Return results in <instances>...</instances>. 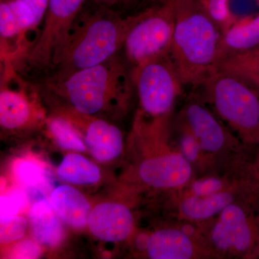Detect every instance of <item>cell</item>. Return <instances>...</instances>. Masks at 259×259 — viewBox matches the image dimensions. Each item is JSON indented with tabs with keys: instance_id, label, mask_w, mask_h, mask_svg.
<instances>
[{
	"instance_id": "6da1fadb",
	"label": "cell",
	"mask_w": 259,
	"mask_h": 259,
	"mask_svg": "<svg viewBox=\"0 0 259 259\" xmlns=\"http://www.w3.org/2000/svg\"><path fill=\"white\" fill-rule=\"evenodd\" d=\"M170 56L182 84L196 88L217 69L223 29L201 0H175Z\"/></svg>"
},
{
	"instance_id": "7a4b0ae2",
	"label": "cell",
	"mask_w": 259,
	"mask_h": 259,
	"mask_svg": "<svg viewBox=\"0 0 259 259\" xmlns=\"http://www.w3.org/2000/svg\"><path fill=\"white\" fill-rule=\"evenodd\" d=\"M139 15L122 18L108 7L101 6L79 24L75 23L56 56L54 74L48 80L61 81L118 55Z\"/></svg>"
},
{
	"instance_id": "3957f363",
	"label": "cell",
	"mask_w": 259,
	"mask_h": 259,
	"mask_svg": "<svg viewBox=\"0 0 259 259\" xmlns=\"http://www.w3.org/2000/svg\"><path fill=\"white\" fill-rule=\"evenodd\" d=\"M45 83L47 89L67 99L72 109L88 115L123 102L134 87L131 68L120 54L61 81L47 80Z\"/></svg>"
},
{
	"instance_id": "277c9868",
	"label": "cell",
	"mask_w": 259,
	"mask_h": 259,
	"mask_svg": "<svg viewBox=\"0 0 259 259\" xmlns=\"http://www.w3.org/2000/svg\"><path fill=\"white\" fill-rule=\"evenodd\" d=\"M221 120L247 144H259V92L236 75L217 69L197 88Z\"/></svg>"
},
{
	"instance_id": "5b68a950",
	"label": "cell",
	"mask_w": 259,
	"mask_h": 259,
	"mask_svg": "<svg viewBox=\"0 0 259 259\" xmlns=\"http://www.w3.org/2000/svg\"><path fill=\"white\" fill-rule=\"evenodd\" d=\"M139 14L122 47L124 59L131 69L169 55L176 20L175 0H156Z\"/></svg>"
},
{
	"instance_id": "8992f818",
	"label": "cell",
	"mask_w": 259,
	"mask_h": 259,
	"mask_svg": "<svg viewBox=\"0 0 259 259\" xmlns=\"http://www.w3.org/2000/svg\"><path fill=\"white\" fill-rule=\"evenodd\" d=\"M85 1L49 0L41 31L19 59L24 70L38 73L54 69L56 56L69 36Z\"/></svg>"
},
{
	"instance_id": "52a82bcc",
	"label": "cell",
	"mask_w": 259,
	"mask_h": 259,
	"mask_svg": "<svg viewBox=\"0 0 259 259\" xmlns=\"http://www.w3.org/2000/svg\"><path fill=\"white\" fill-rule=\"evenodd\" d=\"M131 74L143 112L153 119L168 117L184 87L170 54L136 66Z\"/></svg>"
},
{
	"instance_id": "ba28073f",
	"label": "cell",
	"mask_w": 259,
	"mask_h": 259,
	"mask_svg": "<svg viewBox=\"0 0 259 259\" xmlns=\"http://www.w3.org/2000/svg\"><path fill=\"white\" fill-rule=\"evenodd\" d=\"M255 199L236 201L218 214L207 236L213 250L228 256L259 255V214L250 206Z\"/></svg>"
},
{
	"instance_id": "9c48e42d",
	"label": "cell",
	"mask_w": 259,
	"mask_h": 259,
	"mask_svg": "<svg viewBox=\"0 0 259 259\" xmlns=\"http://www.w3.org/2000/svg\"><path fill=\"white\" fill-rule=\"evenodd\" d=\"M193 175L192 164L180 151H167L141 162L140 179L156 189L182 188L188 185Z\"/></svg>"
},
{
	"instance_id": "30bf717a",
	"label": "cell",
	"mask_w": 259,
	"mask_h": 259,
	"mask_svg": "<svg viewBox=\"0 0 259 259\" xmlns=\"http://www.w3.org/2000/svg\"><path fill=\"white\" fill-rule=\"evenodd\" d=\"M182 119L184 127L197 139L204 153L218 154L228 146V131L203 102L195 99L189 102L182 112Z\"/></svg>"
},
{
	"instance_id": "8fae6325",
	"label": "cell",
	"mask_w": 259,
	"mask_h": 259,
	"mask_svg": "<svg viewBox=\"0 0 259 259\" xmlns=\"http://www.w3.org/2000/svg\"><path fill=\"white\" fill-rule=\"evenodd\" d=\"M90 231L102 241H121L131 234L134 218L123 204L105 202L96 206L89 217Z\"/></svg>"
},
{
	"instance_id": "7c38bea8",
	"label": "cell",
	"mask_w": 259,
	"mask_h": 259,
	"mask_svg": "<svg viewBox=\"0 0 259 259\" xmlns=\"http://www.w3.org/2000/svg\"><path fill=\"white\" fill-rule=\"evenodd\" d=\"M146 249L153 259H190L199 255V247L193 238L177 228L155 232L148 239Z\"/></svg>"
},
{
	"instance_id": "4fadbf2b",
	"label": "cell",
	"mask_w": 259,
	"mask_h": 259,
	"mask_svg": "<svg viewBox=\"0 0 259 259\" xmlns=\"http://www.w3.org/2000/svg\"><path fill=\"white\" fill-rule=\"evenodd\" d=\"M75 112L84 124L87 144L94 157L100 162L110 161L117 157L123 146L120 130L100 119L84 120L82 114L76 110Z\"/></svg>"
},
{
	"instance_id": "5bb4252c",
	"label": "cell",
	"mask_w": 259,
	"mask_h": 259,
	"mask_svg": "<svg viewBox=\"0 0 259 259\" xmlns=\"http://www.w3.org/2000/svg\"><path fill=\"white\" fill-rule=\"evenodd\" d=\"M0 93V124L8 130L22 128L28 125L35 117L33 105L29 101L23 89L13 90L2 80Z\"/></svg>"
},
{
	"instance_id": "9a60e30c",
	"label": "cell",
	"mask_w": 259,
	"mask_h": 259,
	"mask_svg": "<svg viewBox=\"0 0 259 259\" xmlns=\"http://www.w3.org/2000/svg\"><path fill=\"white\" fill-rule=\"evenodd\" d=\"M50 202L56 214L66 224L76 228L86 226L90 205L79 191L70 186H59L51 194Z\"/></svg>"
},
{
	"instance_id": "2e32d148",
	"label": "cell",
	"mask_w": 259,
	"mask_h": 259,
	"mask_svg": "<svg viewBox=\"0 0 259 259\" xmlns=\"http://www.w3.org/2000/svg\"><path fill=\"white\" fill-rule=\"evenodd\" d=\"M259 46V14L223 31L218 52V65L229 56L253 50ZM218 68V67H217Z\"/></svg>"
},
{
	"instance_id": "e0dca14e",
	"label": "cell",
	"mask_w": 259,
	"mask_h": 259,
	"mask_svg": "<svg viewBox=\"0 0 259 259\" xmlns=\"http://www.w3.org/2000/svg\"><path fill=\"white\" fill-rule=\"evenodd\" d=\"M236 198L234 192L228 189L205 197L184 195L179 211L187 221L201 222L218 215L227 206L236 202Z\"/></svg>"
},
{
	"instance_id": "ac0fdd59",
	"label": "cell",
	"mask_w": 259,
	"mask_h": 259,
	"mask_svg": "<svg viewBox=\"0 0 259 259\" xmlns=\"http://www.w3.org/2000/svg\"><path fill=\"white\" fill-rule=\"evenodd\" d=\"M51 202L46 199L37 201L29 212L30 229L35 241L47 246L59 244L64 231Z\"/></svg>"
},
{
	"instance_id": "d6986e66",
	"label": "cell",
	"mask_w": 259,
	"mask_h": 259,
	"mask_svg": "<svg viewBox=\"0 0 259 259\" xmlns=\"http://www.w3.org/2000/svg\"><path fill=\"white\" fill-rule=\"evenodd\" d=\"M63 180L77 185H92L100 180L98 167L86 158L76 153L67 155L57 170Z\"/></svg>"
},
{
	"instance_id": "ffe728a7",
	"label": "cell",
	"mask_w": 259,
	"mask_h": 259,
	"mask_svg": "<svg viewBox=\"0 0 259 259\" xmlns=\"http://www.w3.org/2000/svg\"><path fill=\"white\" fill-rule=\"evenodd\" d=\"M217 69L241 78L259 92V53L249 51L226 58Z\"/></svg>"
},
{
	"instance_id": "44dd1931",
	"label": "cell",
	"mask_w": 259,
	"mask_h": 259,
	"mask_svg": "<svg viewBox=\"0 0 259 259\" xmlns=\"http://www.w3.org/2000/svg\"><path fill=\"white\" fill-rule=\"evenodd\" d=\"M49 129L59 146L66 149L84 151L85 146L69 120L56 117L49 122Z\"/></svg>"
},
{
	"instance_id": "7402d4cb",
	"label": "cell",
	"mask_w": 259,
	"mask_h": 259,
	"mask_svg": "<svg viewBox=\"0 0 259 259\" xmlns=\"http://www.w3.org/2000/svg\"><path fill=\"white\" fill-rule=\"evenodd\" d=\"M26 220L20 216L1 220L0 226V242L1 244H8L20 239L26 231Z\"/></svg>"
},
{
	"instance_id": "603a6c76",
	"label": "cell",
	"mask_w": 259,
	"mask_h": 259,
	"mask_svg": "<svg viewBox=\"0 0 259 259\" xmlns=\"http://www.w3.org/2000/svg\"><path fill=\"white\" fill-rule=\"evenodd\" d=\"M15 175L24 185L36 187L44 180V171L38 164L31 161H19L15 166Z\"/></svg>"
},
{
	"instance_id": "cb8c5ba5",
	"label": "cell",
	"mask_w": 259,
	"mask_h": 259,
	"mask_svg": "<svg viewBox=\"0 0 259 259\" xmlns=\"http://www.w3.org/2000/svg\"><path fill=\"white\" fill-rule=\"evenodd\" d=\"M228 189L226 182L217 177H206L194 181L189 186L187 193L184 195H192L196 197H205L216 194Z\"/></svg>"
},
{
	"instance_id": "d4e9b609",
	"label": "cell",
	"mask_w": 259,
	"mask_h": 259,
	"mask_svg": "<svg viewBox=\"0 0 259 259\" xmlns=\"http://www.w3.org/2000/svg\"><path fill=\"white\" fill-rule=\"evenodd\" d=\"M212 18L222 26L223 31L234 23L229 9V0L202 1Z\"/></svg>"
},
{
	"instance_id": "484cf974",
	"label": "cell",
	"mask_w": 259,
	"mask_h": 259,
	"mask_svg": "<svg viewBox=\"0 0 259 259\" xmlns=\"http://www.w3.org/2000/svg\"><path fill=\"white\" fill-rule=\"evenodd\" d=\"M180 147L179 151L191 164L199 161L204 153L197 139L185 127L180 139Z\"/></svg>"
},
{
	"instance_id": "4316f807",
	"label": "cell",
	"mask_w": 259,
	"mask_h": 259,
	"mask_svg": "<svg viewBox=\"0 0 259 259\" xmlns=\"http://www.w3.org/2000/svg\"><path fill=\"white\" fill-rule=\"evenodd\" d=\"M25 204V197L23 193L15 191L0 199V215L1 220L17 215L20 209Z\"/></svg>"
},
{
	"instance_id": "83f0119b",
	"label": "cell",
	"mask_w": 259,
	"mask_h": 259,
	"mask_svg": "<svg viewBox=\"0 0 259 259\" xmlns=\"http://www.w3.org/2000/svg\"><path fill=\"white\" fill-rule=\"evenodd\" d=\"M40 250L36 244L30 241L19 243L13 250V258H35L39 256Z\"/></svg>"
},
{
	"instance_id": "f1b7e54d",
	"label": "cell",
	"mask_w": 259,
	"mask_h": 259,
	"mask_svg": "<svg viewBox=\"0 0 259 259\" xmlns=\"http://www.w3.org/2000/svg\"><path fill=\"white\" fill-rule=\"evenodd\" d=\"M30 7L36 19L37 26L42 23L47 12L49 0H23Z\"/></svg>"
},
{
	"instance_id": "f546056e",
	"label": "cell",
	"mask_w": 259,
	"mask_h": 259,
	"mask_svg": "<svg viewBox=\"0 0 259 259\" xmlns=\"http://www.w3.org/2000/svg\"><path fill=\"white\" fill-rule=\"evenodd\" d=\"M249 182L252 185L259 189V151L253 164L250 167Z\"/></svg>"
},
{
	"instance_id": "4dcf8cb0",
	"label": "cell",
	"mask_w": 259,
	"mask_h": 259,
	"mask_svg": "<svg viewBox=\"0 0 259 259\" xmlns=\"http://www.w3.org/2000/svg\"><path fill=\"white\" fill-rule=\"evenodd\" d=\"M100 6L110 7L117 3L118 0H95Z\"/></svg>"
},
{
	"instance_id": "1f68e13d",
	"label": "cell",
	"mask_w": 259,
	"mask_h": 259,
	"mask_svg": "<svg viewBox=\"0 0 259 259\" xmlns=\"http://www.w3.org/2000/svg\"><path fill=\"white\" fill-rule=\"evenodd\" d=\"M136 1H137V0H122V2H123L125 4L127 5L134 4Z\"/></svg>"
},
{
	"instance_id": "d6a6232c",
	"label": "cell",
	"mask_w": 259,
	"mask_h": 259,
	"mask_svg": "<svg viewBox=\"0 0 259 259\" xmlns=\"http://www.w3.org/2000/svg\"><path fill=\"white\" fill-rule=\"evenodd\" d=\"M146 5H152L156 0H143Z\"/></svg>"
},
{
	"instance_id": "836d02e7",
	"label": "cell",
	"mask_w": 259,
	"mask_h": 259,
	"mask_svg": "<svg viewBox=\"0 0 259 259\" xmlns=\"http://www.w3.org/2000/svg\"><path fill=\"white\" fill-rule=\"evenodd\" d=\"M251 51H252V50H251ZM253 51H256V52L259 53V46H258V47L255 48V49H253Z\"/></svg>"
},
{
	"instance_id": "e575fe53",
	"label": "cell",
	"mask_w": 259,
	"mask_h": 259,
	"mask_svg": "<svg viewBox=\"0 0 259 259\" xmlns=\"http://www.w3.org/2000/svg\"><path fill=\"white\" fill-rule=\"evenodd\" d=\"M201 1H203V0H201Z\"/></svg>"
}]
</instances>
